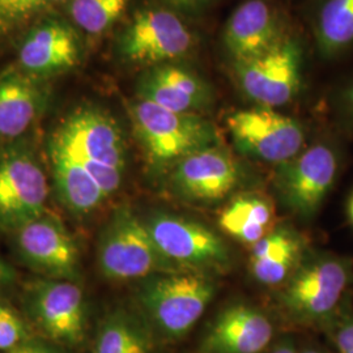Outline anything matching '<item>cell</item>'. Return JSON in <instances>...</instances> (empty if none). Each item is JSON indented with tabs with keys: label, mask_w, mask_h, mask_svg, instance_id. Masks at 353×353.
I'll return each instance as SVG.
<instances>
[{
	"label": "cell",
	"mask_w": 353,
	"mask_h": 353,
	"mask_svg": "<svg viewBox=\"0 0 353 353\" xmlns=\"http://www.w3.org/2000/svg\"><path fill=\"white\" fill-rule=\"evenodd\" d=\"M50 144L81 165L108 198L121 189L126 170V143L110 114L96 106L76 109L55 130Z\"/></svg>",
	"instance_id": "obj_1"
},
{
	"label": "cell",
	"mask_w": 353,
	"mask_h": 353,
	"mask_svg": "<svg viewBox=\"0 0 353 353\" xmlns=\"http://www.w3.org/2000/svg\"><path fill=\"white\" fill-rule=\"evenodd\" d=\"M135 137L153 170L173 169L195 152L217 145L214 125L201 114L174 113L138 99L130 105Z\"/></svg>",
	"instance_id": "obj_2"
},
{
	"label": "cell",
	"mask_w": 353,
	"mask_h": 353,
	"mask_svg": "<svg viewBox=\"0 0 353 353\" xmlns=\"http://www.w3.org/2000/svg\"><path fill=\"white\" fill-rule=\"evenodd\" d=\"M97 259L102 275L117 281L181 271L160 252L145 223L127 205L117 208L103 228Z\"/></svg>",
	"instance_id": "obj_3"
},
{
	"label": "cell",
	"mask_w": 353,
	"mask_h": 353,
	"mask_svg": "<svg viewBox=\"0 0 353 353\" xmlns=\"http://www.w3.org/2000/svg\"><path fill=\"white\" fill-rule=\"evenodd\" d=\"M214 296L211 279L195 272L153 275L141 285L140 303L166 335L181 336L199 321Z\"/></svg>",
	"instance_id": "obj_4"
},
{
	"label": "cell",
	"mask_w": 353,
	"mask_h": 353,
	"mask_svg": "<svg viewBox=\"0 0 353 353\" xmlns=\"http://www.w3.org/2000/svg\"><path fill=\"white\" fill-rule=\"evenodd\" d=\"M48 176L36 154L23 145L0 152V229L13 233L48 212Z\"/></svg>",
	"instance_id": "obj_5"
},
{
	"label": "cell",
	"mask_w": 353,
	"mask_h": 353,
	"mask_svg": "<svg viewBox=\"0 0 353 353\" xmlns=\"http://www.w3.org/2000/svg\"><path fill=\"white\" fill-rule=\"evenodd\" d=\"M26 313L51 341L77 345L85 338L87 303L81 287L71 280L42 278L24 292Z\"/></svg>",
	"instance_id": "obj_6"
},
{
	"label": "cell",
	"mask_w": 353,
	"mask_h": 353,
	"mask_svg": "<svg viewBox=\"0 0 353 353\" xmlns=\"http://www.w3.org/2000/svg\"><path fill=\"white\" fill-rule=\"evenodd\" d=\"M303 50L293 38L283 37L271 49L236 63L245 94L259 106L278 108L292 101L301 87Z\"/></svg>",
	"instance_id": "obj_7"
},
{
	"label": "cell",
	"mask_w": 353,
	"mask_h": 353,
	"mask_svg": "<svg viewBox=\"0 0 353 353\" xmlns=\"http://www.w3.org/2000/svg\"><path fill=\"white\" fill-rule=\"evenodd\" d=\"M227 126L241 152L265 163L284 164L303 152V126L272 108L239 110L228 117Z\"/></svg>",
	"instance_id": "obj_8"
},
{
	"label": "cell",
	"mask_w": 353,
	"mask_h": 353,
	"mask_svg": "<svg viewBox=\"0 0 353 353\" xmlns=\"http://www.w3.org/2000/svg\"><path fill=\"white\" fill-rule=\"evenodd\" d=\"M165 258L190 270H221L229 265V250L210 228L176 214L157 212L144 221Z\"/></svg>",
	"instance_id": "obj_9"
},
{
	"label": "cell",
	"mask_w": 353,
	"mask_h": 353,
	"mask_svg": "<svg viewBox=\"0 0 353 353\" xmlns=\"http://www.w3.org/2000/svg\"><path fill=\"white\" fill-rule=\"evenodd\" d=\"M12 234L21 262L42 278L77 280L80 252L75 239L58 216L48 211Z\"/></svg>",
	"instance_id": "obj_10"
},
{
	"label": "cell",
	"mask_w": 353,
	"mask_h": 353,
	"mask_svg": "<svg viewBox=\"0 0 353 353\" xmlns=\"http://www.w3.org/2000/svg\"><path fill=\"white\" fill-rule=\"evenodd\" d=\"M194 42L191 30L176 14L151 8L132 17L119 41V51L131 63L154 67L185 57Z\"/></svg>",
	"instance_id": "obj_11"
},
{
	"label": "cell",
	"mask_w": 353,
	"mask_h": 353,
	"mask_svg": "<svg viewBox=\"0 0 353 353\" xmlns=\"http://www.w3.org/2000/svg\"><path fill=\"white\" fill-rule=\"evenodd\" d=\"M339 161L327 144H314L280 165L278 188L293 214L313 217L327 196L338 174Z\"/></svg>",
	"instance_id": "obj_12"
},
{
	"label": "cell",
	"mask_w": 353,
	"mask_h": 353,
	"mask_svg": "<svg viewBox=\"0 0 353 353\" xmlns=\"http://www.w3.org/2000/svg\"><path fill=\"white\" fill-rule=\"evenodd\" d=\"M351 280V265L336 256H322L301 267L283 293L285 306L303 318L330 314L341 303Z\"/></svg>",
	"instance_id": "obj_13"
},
{
	"label": "cell",
	"mask_w": 353,
	"mask_h": 353,
	"mask_svg": "<svg viewBox=\"0 0 353 353\" xmlns=\"http://www.w3.org/2000/svg\"><path fill=\"white\" fill-rule=\"evenodd\" d=\"M240 178L237 161L219 144L190 154L170 170L172 189L190 202L221 201L236 189Z\"/></svg>",
	"instance_id": "obj_14"
},
{
	"label": "cell",
	"mask_w": 353,
	"mask_h": 353,
	"mask_svg": "<svg viewBox=\"0 0 353 353\" xmlns=\"http://www.w3.org/2000/svg\"><path fill=\"white\" fill-rule=\"evenodd\" d=\"M138 93V99L174 113L201 114L214 102L212 89L203 77L172 63L152 67L140 79Z\"/></svg>",
	"instance_id": "obj_15"
},
{
	"label": "cell",
	"mask_w": 353,
	"mask_h": 353,
	"mask_svg": "<svg viewBox=\"0 0 353 353\" xmlns=\"http://www.w3.org/2000/svg\"><path fill=\"white\" fill-rule=\"evenodd\" d=\"M79 58L77 33L58 20L38 23L19 49L20 71L37 79L64 72L76 65Z\"/></svg>",
	"instance_id": "obj_16"
},
{
	"label": "cell",
	"mask_w": 353,
	"mask_h": 353,
	"mask_svg": "<svg viewBox=\"0 0 353 353\" xmlns=\"http://www.w3.org/2000/svg\"><path fill=\"white\" fill-rule=\"evenodd\" d=\"M284 37L265 0H248L233 12L224 30L225 48L236 63L252 59Z\"/></svg>",
	"instance_id": "obj_17"
},
{
	"label": "cell",
	"mask_w": 353,
	"mask_h": 353,
	"mask_svg": "<svg viewBox=\"0 0 353 353\" xmlns=\"http://www.w3.org/2000/svg\"><path fill=\"white\" fill-rule=\"evenodd\" d=\"M274 328L259 310L236 305L224 310L205 339L211 353H259L270 344Z\"/></svg>",
	"instance_id": "obj_18"
},
{
	"label": "cell",
	"mask_w": 353,
	"mask_h": 353,
	"mask_svg": "<svg viewBox=\"0 0 353 353\" xmlns=\"http://www.w3.org/2000/svg\"><path fill=\"white\" fill-rule=\"evenodd\" d=\"M45 92L37 77L21 71L0 77V139L24 135L45 106Z\"/></svg>",
	"instance_id": "obj_19"
},
{
	"label": "cell",
	"mask_w": 353,
	"mask_h": 353,
	"mask_svg": "<svg viewBox=\"0 0 353 353\" xmlns=\"http://www.w3.org/2000/svg\"><path fill=\"white\" fill-rule=\"evenodd\" d=\"M49 154L57 194L71 214L87 216L109 199L94 178L70 154L52 144H49Z\"/></svg>",
	"instance_id": "obj_20"
},
{
	"label": "cell",
	"mask_w": 353,
	"mask_h": 353,
	"mask_svg": "<svg viewBox=\"0 0 353 353\" xmlns=\"http://www.w3.org/2000/svg\"><path fill=\"white\" fill-rule=\"evenodd\" d=\"M301 243L285 229L272 230L252 245L249 265L252 276L265 285L283 283L299 261Z\"/></svg>",
	"instance_id": "obj_21"
},
{
	"label": "cell",
	"mask_w": 353,
	"mask_h": 353,
	"mask_svg": "<svg viewBox=\"0 0 353 353\" xmlns=\"http://www.w3.org/2000/svg\"><path fill=\"white\" fill-rule=\"evenodd\" d=\"M274 221L272 204L254 194L237 196L219 217L220 228L227 234L252 246L274 230Z\"/></svg>",
	"instance_id": "obj_22"
},
{
	"label": "cell",
	"mask_w": 353,
	"mask_h": 353,
	"mask_svg": "<svg viewBox=\"0 0 353 353\" xmlns=\"http://www.w3.org/2000/svg\"><path fill=\"white\" fill-rule=\"evenodd\" d=\"M316 36L327 57L352 46L353 0H325L316 16Z\"/></svg>",
	"instance_id": "obj_23"
},
{
	"label": "cell",
	"mask_w": 353,
	"mask_h": 353,
	"mask_svg": "<svg viewBox=\"0 0 353 353\" xmlns=\"http://www.w3.org/2000/svg\"><path fill=\"white\" fill-rule=\"evenodd\" d=\"M151 344L139 322L126 312H114L99 331L94 353H150Z\"/></svg>",
	"instance_id": "obj_24"
},
{
	"label": "cell",
	"mask_w": 353,
	"mask_h": 353,
	"mask_svg": "<svg viewBox=\"0 0 353 353\" xmlns=\"http://www.w3.org/2000/svg\"><path fill=\"white\" fill-rule=\"evenodd\" d=\"M130 0H71L70 14L75 26L89 36L108 32L121 17Z\"/></svg>",
	"instance_id": "obj_25"
},
{
	"label": "cell",
	"mask_w": 353,
	"mask_h": 353,
	"mask_svg": "<svg viewBox=\"0 0 353 353\" xmlns=\"http://www.w3.org/2000/svg\"><path fill=\"white\" fill-rule=\"evenodd\" d=\"M65 0H0V34H11Z\"/></svg>",
	"instance_id": "obj_26"
},
{
	"label": "cell",
	"mask_w": 353,
	"mask_h": 353,
	"mask_svg": "<svg viewBox=\"0 0 353 353\" xmlns=\"http://www.w3.org/2000/svg\"><path fill=\"white\" fill-rule=\"evenodd\" d=\"M26 321L10 305L0 300V351H10L29 341Z\"/></svg>",
	"instance_id": "obj_27"
},
{
	"label": "cell",
	"mask_w": 353,
	"mask_h": 353,
	"mask_svg": "<svg viewBox=\"0 0 353 353\" xmlns=\"http://www.w3.org/2000/svg\"><path fill=\"white\" fill-rule=\"evenodd\" d=\"M7 353H61L55 348H51L50 345L43 344L41 341H24L23 344L14 347L12 350L7 351Z\"/></svg>",
	"instance_id": "obj_28"
},
{
	"label": "cell",
	"mask_w": 353,
	"mask_h": 353,
	"mask_svg": "<svg viewBox=\"0 0 353 353\" xmlns=\"http://www.w3.org/2000/svg\"><path fill=\"white\" fill-rule=\"evenodd\" d=\"M336 343H338L341 352L353 351V322L347 323L345 326H343L339 330V332L336 335Z\"/></svg>",
	"instance_id": "obj_29"
},
{
	"label": "cell",
	"mask_w": 353,
	"mask_h": 353,
	"mask_svg": "<svg viewBox=\"0 0 353 353\" xmlns=\"http://www.w3.org/2000/svg\"><path fill=\"white\" fill-rule=\"evenodd\" d=\"M14 270L0 256V292L10 288L14 283Z\"/></svg>",
	"instance_id": "obj_30"
},
{
	"label": "cell",
	"mask_w": 353,
	"mask_h": 353,
	"mask_svg": "<svg viewBox=\"0 0 353 353\" xmlns=\"http://www.w3.org/2000/svg\"><path fill=\"white\" fill-rule=\"evenodd\" d=\"M170 4L176 6V7H182V8H194V7H199L204 4L208 0H166Z\"/></svg>",
	"instance_id": "obj_31"
},
{
	"label": "cell",
	"mask_w": 353,
	"mask_h": 353,
	"mask_svg": "<svg viewBox=\"0 0 353 353\" xmlns=\"http://www.w3.org/2000/svg\"><path fill=\"white\" fill-rule=\"evenodd\" d=\"M345 102H347V106H348L350 112L353 114V83L345 92Z\"/></svg>",
	"instance_id": "obj_32"
},
{
	"label": "cell",
	"mask_w": 353,
	"mask_h": 353,
	"mask_svg": "<svg viewBox=\"0 0 353 353\" xmlns=\"http://www.w3.org/2000/svg\"><path fill=\"white\" fill-rule=\"evenodd\" d=\"M272 353H294V351L290 348V347L283 345V347H279L278 350H275Z\"/></svg>",
	"instance_id": "obj_33"
},
{
	"label": "cell",
	"mask_w": 353,
	"mask_h": 353,
	"mask_svg": "<svg viewBox=\"0 0 353 353\" xmlns=\"http://www.w3.org/2000/svg\"><path fill=\"white\" fill-rule=\"evenodd\" d=\"M350 217H351V220H352L353 223V196L352 199H351V202H350Z\"/></svg>",
	"instance_id": "obj_34"
},
{
	"label": "cell",
	"mask_w": 353,
	"mask_h": 353,
	"mask_svg": "<svg viewBox=\"0 0 353 353\" xmlns=\"http://www.w3.org/2000/svg\"><path fill=\"white\" fill-rule=\"evenodd\" d=\"M341 353H353V351H343V352Z\"/></svg>",
	"instance_id": "obj_35"
},
{
	"label": "cell",
	"mask_w": 353,
	"mask_h": 353,
	"mask_svg": "<svg viewBox=\"0 0 353 353\" xmlns=\"http://www.w3.org/2000/svg\"><path fill=\"white\" fill-rule=\"evenodd\" d=\"M306 353H318V352H313V351H310V352H306Z\"/></svg>",
	"instance_id": "obj_36"
}]
</instances>
